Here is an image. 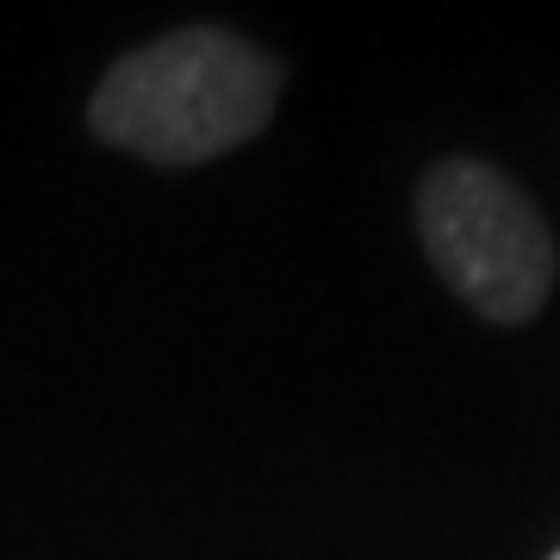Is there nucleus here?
<instances>
[{"instance_id":"7ed1b4c3","label":"nucleus","mask_w":560,"mask_h":560,"mask_svg":"<svg viewBox=\"0 0 560 560\" xmlns=\"http://www.w3.org/2000/svg\"><path fill=\"white\" fill-rule=\"evenodd\" d=\"M548 560H560V548H555V555H548Z\"/></svg>"},{"instance_id":"f03ea898","label":"nucleus","mask_w":560,"mask_h":560,"mask_svg":"<svg viewBox=\"0 0 560 560\" xmlns=\"http://www.w3.org/2000/svg\"><path fill=\"white\" fill-rule=\"evenodd\" d=\"M418 237L460 305L492 324H523L548 305L555 237L511 175L448 156L418 180Z\"/></svg>"},{"instance_id":"f257e3e1","label":"nucleus","mask_w":560,"mask_h":560,"mask_svg":"<svg viewBox=\"0 0 560 560\" xmlns=\"http://www.w3.org/2000/svg\"><path fill=\"white\" fill-rule=\"evenodd\" d=\"M275 57H261L224 25H187L113 62L94 88L88 125L101 143L156 168H194L256 138L275 119Z\"/></svg>"}]
</instances>
